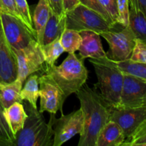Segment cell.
<instances>
[{
	"mask_svg": "<svg viewBox=\"0 0 146 146\" xmlns=\"http://www.w3.org/2000/svg\"><path fill=\"white\" fill-rule=\"evenodd\" d=\"M129 60L134 62L146 64V43L141 40L135 39V44Z\"/></svg>",
	"mask_w": 146,
	"mask_h": 146,
	"instance_id": "obj_28",
	"label": "cell"
},
{
	"mask_svg": "<svg viewBox=\"0 0 146 146\" xmlns=\"http://www.w3.org/2000/svg\"><path fill=\"white\" fill-rule=\"evenodd\" d=\"M79 4H83L88 8L95 11L96 12L98 13L112 26L115 24L113 22L112 19H111V17L108 14V12L102 7L99 0H79Z\"/></svg>",
	"mask_w": 146,
	"mask_h": 146,
	"instance_id": "obj_29",
	"label": "cell"
},
{
	"mask_svg": "<svg viewBox=\"0 0 146 146\" xmlns=\"http://www.w3.org/2000/svg\"><path fill=\"white\" fill-rule=\"evenodd\" d=\"M89 61L94 66L98 79L94 86L99 90L98 94L111 107L118 108L121 101L123 73L116 63L108 57L90 58Z\"/></svg>",
	"mask_w": 146,
	"mask_h": 146,
	"instance_id": "obj_4",
	"label": "cell"
},
{
	"mask_svg": "<svg viewBox=\"0 0 146 146\" xmlns=\"http://www.w3.org/2000/svg\"><path fill=\"white\" fill-rule=\"evenodd\" d=\"M60 41L64 52L68 54L78 51L81 44V36L79 31L66 28L60 36Z\"/></svg>",
	"mask_w": 146,
	"mask_h": 146,
	"instance_id": "obj_22",
	"label": "cell"
},
{
	"mask_svg": "<svg viewBox=\"0 0 146 146\" xmlns=\"http://www.w3.org/2000/svg\"><path fill=\"white\" fill-rule=\"evenodd\" d=\"M128 26L135 38L146 43V17L141 10L129 7Z\"/></svg>",
	"mask_w": 146,
	"mask_h": 146,
	"instance_id": "obj_20",
	"label": "cell"
},
{
	"mask_svg": "<svg viewBox=\"0 0 146 146\" xmlns=\"http://www.w3.org/2000/svg\"><path fill=\"white\" fill-rule=\"evenodd\" d=\"M1 4H0V10H1Z\"/></svg>",
	"mask_w": 146,
	"mask_h": 146,
	"instance_id": "obj_37",
	"label": "cell"
},
{
	"mask_svg": "<svg viewBox=\"0 0 146 146\" xmlns=\"http://www.w3.org/2000/svg\"><path fill=\"white\" fill-rule=\"evenodd\" d=\"M84 117V127L78 146H95L101 128L109 121L112 107L96 90L84 84L76 92Z\"/></svg>",
	"mask_w": 146,
	"mask_h": 146,
	"instance_id": "obj_1",
	"label": "cell"
},
{
	"mask_svg": "<svg viewBox=\"0 0 146 146\" xmlns=\"http://www.w3.org/2000/svg\"><path fill=\"white\" fill-rule=\"evenodd\" d=\"M66 29V14L59 16L51 10L49 17L45 26L43 38L40 45L48 44L61 36Z\"/></svg>",
	"mask_w": 146,
	"mask_h": 146,
	"instance_id": "obj_16",
	"label": "cell"
},
{
	"mask_svg": "<svg viewBox=\"0 0 146 146\" xmlns=\"http://www.w3.org/2000/svg\"><path fill=\"white\" fill-rule=\"evenodd\" d=\"M0 4H1V7L0 11H4V12L9 13V14H11V15L20 19L23 21L21 14H19L18 9H17V5H16L14 0H0Z\"/></svg>",
	"mask_w": 146,
	"mask_h": 146,
	"instance_id": "obj_32",
	"label": "cell"
},
{
	"mask_svg": "<svg viewBox=\"0 0 146 146\" xmlns=\"http://www.w3.org/2000/svg\"><path fill=\"white\" fill-rule=\"evenodd\" d=\"M36 74H31L24 82V88H21L20 96L23 101H27L34 108H37L36 103L39 97V82Z\"/></svg>",
	"mask_w": 146,
	"mask_h": 146,
	"instance_id": "obj_21",
	"label": "cell"
},
{
	"mask_svg": "<svg viewBox=\"0 0 146 146\" xmlns=\"http://www.w3.org/2000/svg\"><path fill=\"white\" fill-rule=\"evenodd\" d=\"M79 4V0H63V7L64 12L70 11L75 8Z\"/></svg>",
	"mask_w": 146,
	"mask_h": 146,
	"instance_id": "obj_35",
	"label": "cell"
},
{
	"mask_svg": "<svg viewBox=\"0 0 146 146\" xmlns=\"http://www.w3.org/2000/svg\"><path fill=\"white\" fill-rule=\"evenodd\" d=\"M113 26L94 10L78 4L66 12V28L78 31L89 30L101 34L108 31Z\"/></svg>",
	"mask_w": 146,
	"mask_h": 146,
	"instance_id": "obj_6",
	"label": "cell"
},
{
	"mask_svg": "<svg viewBox=\"0 0 146 146\" xmlns=\"http://www.w3.org/2000/svg\"><path fill=\"white\" fill-rule=\"evenodd\" d=\"M81 36V44L79 47V58H103L107 57L103 48L101 35L98 33L89 30L79 31Z\"/></svg>",
	"mask_w": 146,
	"mask_h": 146,
	"instance_id": "obj_14",
	"label": "cell"
},
{
	"mask_svg": "<svg viewBox=\"0 0 146 146\" xmlns=\"http://www.w3.org/2000/svg\"><path fill=\"white\" fill-rule=\"evenodd\" d=\"M144 106H146V95H145V99H144Z\"/></svg>",
	"mask_w": 146,
	"mask_h": 146,
	"instance_id": "obj_36",
	"label": "cell"
},
{
	"mask_svg": "<svg viewBox=\"0 0 146 146\" xmlns=\"http://www.w3.org/2000/svg\"><path fill=\"white\" fill-rule=\"evenodd\" d=\"M46 1L47 2H48V0H46Z\"/></svg>",
	"mask_w": 146,
	"mask_h": 146,
	"instance_id": "obj_38",
	"label": "cell"
},
{
	"mask_svg": "<svg viewBox=\"0 0 146 146\" xmlns=\"http://www.w3.org/2000/svg\"><path fill=\"white\" fill-rule=\"evenodd\" d=\"M48 4L54 12L59 16H62L66 13L64 11L63 0H48Z\"/></svg>",
	"mask_w": 146,
	"mask_h": 146,
	"instance_id": "obj_33",
	"label": "cell"
},
{
	"mask_svg": "<svg viewBox=\"0 0 146 146\" xmlns=\"http://www.w3.org/2000/svg\"><path fill=\"white\" fill-rule=\"evenodd\" d=\"M53 146H61L77 134H81L84 127V117L81 109L62 114L55 121Z\"/></svg>",
	"mask_w": 146,
	"mask_h": 146,
	"instance_id": "obj_10",
	"label": "cell"
},
{
	"mask_svg": "<svg viewBox=\"0 0 146 146\" xmlns=\"http://www.w3.org/2000/svg\"><path fill=\"white\" fill-rule=\"evenodd\" d=\"M145 95V81L131 74L123 73L121 101L118 108H128L143 106Z\"/></svg>",
	"mask_w": 146,
	"mask_h": 146,
	"instance_id": "obj_11",
	"label": "cell"
},
{
	"mask_svg": "<svg viewBox=\"0 0 146 146\" xmlns=\"http://www.w3.org/2000/svg\"><path fill=\"white\" fill-rule=\"evenodd\" d=\"M125 140L122 129L113 121H108L99 131L95 146H122Z\"/></svg>",
	"mask_w": 146,
	"mask_h": 146,
	"instance_id": "obj_15",
	"label": "cell"
},
{
	"mask_svg": "<svg viewBox=\"0 0 146 146\" xmlns=\"http://www.w3.org/2000/svg\"><path fill=\"white\" fill-rule=\"evenodd\" d=\"M14 1H15L17 9H18L19 14H21L23 21L31 31L36 32L35 29L33 27L32 17L30 13L29 7L27 0H14Z\"/></svg>",
	"mask_w": 146,
	"mask_h": 146,
	"instance_id": "obj_27",
	"label": "cell"
},
{
	"mask_svg": "<svg viewBox=\"0 0 146 146\" xmlns=\"http://www.w3.org/2000/svg\"><path fill=\"white\" fill-rule=\"evenodd\" d=\"M104 9L108 12L114 24L117 23L118 19V9L117 0H99Z\"/></svg>",
	"mask_w": 146,
	"mask_h": 146,
	"instance_id": "obj_31",
	"label": "cell"
},
{
	"mask_svg": "<svg viewBox=\"0 0 146 146\" xmlns=\"http://www.w3.org/2000/svg\"><path fill=\"white\" fill-rule=\"evenodd\" d=\"M0 86H1V85H0Z\"/></svg>",
	"mask_w": 146,
	"mask_h": 146,
	"instance_id": "obj_39",
	"label": "cell"
},
{
	"mask_svg": "<svg viewBox=\"0 0 146 146\" xmlns=\"http://www.w3.org/2000/svg\"><path fill=\"white\" fill-rule=\"evenodd\" d=\"M51 8L46 0H39L35 7L32 21L36 34L37 41L41 44L43 38L44 28L49 17Z\"/></svg>",
	"mask_w": 146,
	"mask_h": 146,
	"instance_id": "obj_18",
	"label": "cell"
},
{
	"mask_svg": "<svg viewBox=\"0 0 146 146\" xmlns=\"http://www.w3.org/2000/svg\"><path fill=\"white\" fill-rule=\"evenodd\" d=\"M145 118V106L128 108L112 107L109 121H114L119 125L123 132L125 139H127Z\"/></svg>",
	"mask_w": 146,
	"mask_h": 146,
	"instance_id": "obj_12",
	"label": "cell"
},
{
	"mask_svg": "<svg viewBox=\"0 0 146 146\" xmlns=\"http://www.w3.org/2000/svg\"><path fill=\"white\" fill-rule=\"evenodd\" d=\"M22 86V83L17 79L14 82L0 86V103L3 108H8L16 102L23 104L20 96Z\"/></svg>",
	"mask_w": 146,
	"mask_h": 146,
	"instance_id": "obj_19",
	"label": "cell"
},
{
	"mask_svg": "<svg viewBox=\"0 0 146 146\" xmlns=\"http://www.w3.org/2000/svg\"><path fill=\"white\" fill-rule=\"evenodd\" d=\"M16 136L11 131L4 114L0 103V146H14Z\"/></svg>",
	"mask_w": 146,
	"mask_h": 146,
	"instance_id": "obj_25",
	"label": "cell"
},
{
	"mask_svg": "<svg viewBox=\"0 0 146 146\" xmlns=\"http://www.w3.org/2000/svg\"><path fill=\"white\" fill-rule=\"evenodd\" d=\"M3 31L13 50L24 48L33 41H37L36 34L20 19L4 11H0Z\"/></svg>",
	"mask_w": 146,
	"mask_h": 146,
	"instance_id": "obj_7",
	"label": "cell"
},
{
	"mask_svg": "<svg viewBox=\"0 0 146 146\" xmlns=\"http://www.w3.org/2000/svg\"><path fill=\"white\" fill-rule=\"evenodd\" d=\"M119 27L116 23L108 31L100 34L109 45L107 57L115 62L129 59L136 39L129 26L120 24Z\"/></svg>",
	"mask_w": 146,
	"mask_h": 146,
	"instance_id": "obj_5",
	"label": "cell"
},
{
	"mask_svg": "<svg viewBox=\"0 0 146 146\" xmlns=\"http://www.w3.org/2000/svg\"><path fill=\"white\" fill-rule=\"evenodd\" d=\"M17 57L7 41L0 19V85L4 86L17 79Z\"/></svg>",
	"mask_w": 146,
	"mask_h": 146,
	"instance_id": "obj_13",
	"label": "cell"
},
{
	"mask_svg": "<svg viewBox=\"0 0 146 146\" xmlns=\"http://www.w3.org/2000/svg\"><path fill=\"white\" fill-rule=\"evenodd\" d=\"M23 105L28 117L22 129L16 135L14 146H53L56 114L51 113L49 122L46 123L42 113L37 108L25 101Z\"/></svg>",
	"mask_w": 146,
	"mask_h": 146,
	"instance_id": "obj_2",
	"label": "cell"
},
{
	"mask_svg": "<svg viewBox=\"0 0 146 146\" xmlns=\"http://www.w3.org/2000/svg\"><path fill=\"white\" fill-rule=\"evenodd\" d=\"M40 46L45 64L47 66L54 65L58 57L64 52V48L60 41V37H58L48 44Z\"/></svg>",
	"mask_w": 146,
	"mask_h": 146,
	"instance_id": "obj_23",
	"label": "cell"
},
{
	"mask_svg": "<svg viewBox=\"0 0 146 146\" xmlns=\"http://www.w3.org/2000/svg\"><path fill=\"white\" fill-rule=\"evenodd\" d=\"M42 72L58 86L66 98L76 93L86 84L88 75L83 60L78 58L75 53L68 54L59 66L45 64Z\"/></svg>",
	"mask_w": 146,
	"mask_h": 146,
	"instance_id": "obj_3",
	"label": "cell"
},
{
	"mask_svg": "<svg viewBox=\"0 0 146 146\" xmlns=\"http://www.w3.org/2000/svg\"><path fill=\"white\" fill-rule=\"evenodd\" d=\"M118 19L117 23L123 26L128 25L129 19V1L128 0H117Z\"/></svg>",
	"mask_w": 146,
	"mask_h": 146,
	"instance_id": "obj_30",
	"label": "cell"
},
{
	"mask_svg": "<svg viewBox=\"0 0 146 146\" xmlns=\"http://www.w3.org/2000/svg\"><path fill=\"white\" fill-rule=\"evenodd\" d=\"M129 7L139 9L146 17V0H128Z\"/></svg>",
	"mask_w": 146,
	"mask_h": 146,
	"instance_id": "obj_34",
	"label": "cell"
},
{
	"mask_svg": "<svg viewBox=\"0 0 146 146\" xmlns=\"http://www.w3.org/2000/svg\"><path fill=\"white\" fill-rule=\"evenodd\" d=\"M39 82L40 109L39 112L45 111L49 113L56 114L58 111H62L66 97L58 86L44 73L38 78Z\"/></svg>",
	"mask_w": 146,
	"mask_h": 146,
	"instance_id": "obj_9",
	"label": "cell"
},
{
	"mask_svg": "<svg viewBox=\"0 0 146 146\" xmlns=\"http://www.w3.org/2000/svg\"><path fill=\"white\" fill-rule=\"evenodd\" d=\"M122 146H146V118L133 133L125 140Z\"/></svg>",
	"mask_w": 146,
	"mask_h": 146,
	"instance_id": "obj_26",
	"label": "cell"
},
{
	"mask_svg": "<svg viewBox=\"0 0 146 146\" xmlns=\"http://www.w3.org/2000/svg\"><path fill=\"white\" fill-rule=\"evenodd\" d=\"M115 63L123 73L131 74L146 82V64L134 62L129 59Z\"/></svg>",
	"mask_w": 146,
	"mask_h": 146,
	"instance_id": "obj_24",
	"label": "cell"
},
{
	"mask_svg": "<svg viewBox=\"0 0 146 146\" xmlns=\"http://www.w3.org/2000/svg\"><path fill=\"white\" fill-rule=\"evenodd\" d=\"M4 114L11 131L16 136L17 133L23 128L28 117L24 105L21 103H14L8 108H4Z\"/></svg>",
	"mask_w": 146,
	"mask_h": 146,
	"instance_id": "obj_17",
	"label": "cell"
},
{
	"mask_svg": "<svg viewBox=\"0 0 146 146\" xmlns=\"http://www.w3.org/2000/svg\"><path fill=\"white\" fill-rule=\"evenodd\" d=\"M13 51L17 57L18 66L17 79L22 84H24L29 76L43 71L45 61L38 41H33L24 48Z\"/></svg>",
	"mask_w": 146,
	"mask_h": 146,
	"instance_id": "obj_8",
	"label": "cell"
}]
</instances>
